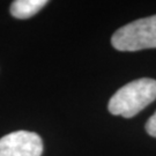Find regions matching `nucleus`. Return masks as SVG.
<instances>
[{
    "label": "nucleus",
    "instance_id": "39448f33",
    "mask_svg": "<svg viewBox=\"0 0 156 156\" xmlns=\"http://www.w3.org/2000/svg\"><path fill=\"white\" fill-rule=\"evenodd\" d=\"M146 132L153 138H156V111L146 123Z\"/></svg>",
    "mask_w": 156,
    "mask_h": 156
},
{
    "label": "nucleus",
    "instance_id": "20e7f679",
    "mask_svg": "<svg viewBox=\"0 0 156 156\" xmlns=\"http://www.w3.org/2000/svg\"><path fill=\"white\" fill-rule=\"evenodd\" d=\"M46 4V0H15L11 5V14L21 20L29 19L38 13Z\"/></svg>",
    "mask_w": 156,
    "mask_h": 156
},
{
    "label": "nucleus",
    "instance_id": "7ed1b4c3",
    "mask_svg": "<svg viewBox=\"0 0 156 156\" xmlns=\"http://www.w3.org/2000/svg\"><path fill=\"white\" fill-rule=\"evenodd\" d=\"M43 141L37 133L16 131L0 139V156H42Z\"/></svg>",
    "mask_w": 156,
    "mask_h": 156
},
{
    "label": "nucleus",
    "instance_id": "f257e3e1",
    "mask_svg": "<svg viewBox=\"0 0 156 156\" xmlns=\"http://www.w3.org/2000/svg\"><path fill=\"white\" fill-rule=\"evenodd\" d=\"M156 100V80L142 78L123 86L112 96L108 109L115 116L132 118Z\"/></svg>",
    "mask_w": 156,
    "mask_h": 156
},
{
    "label": "nucleus",
    "instance_id": "f03ea898",
    "mask_svg": "<svg viewBox=\"0 0 156 156\" xmlns=\"http://www.w3.org/2000/svg\"><path fill=\"white\" fill-rule=\"evenodd\" d=\"M112 46L118 51H139L156 48V15L128 23L111 37Z\"/></svg>",
    "mask_w": 156,
    "mask_h": 156
}]
</instances>
